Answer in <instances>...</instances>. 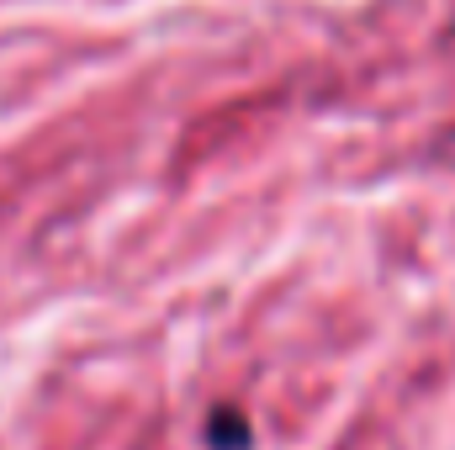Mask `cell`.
<instances>
[{"label": "cell", "instance_id": "6da1fadb", "mask_svg": "<svg viewBox=\"0 0 455 450\" xmlns=\"http://www.w3.org/2000/svg\"><path fill=\"white\" fill-rule=\"evenodd\" d=\"M207 446L212 450H249L254 446V430H249V419L238 408H218L207 419Z\"/></svg>", "mask_w": 455, "mask_h": 450}]
</instances>
